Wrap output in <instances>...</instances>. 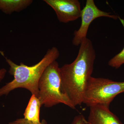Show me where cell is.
Here are the masks:
<instances>
[{"instance_id": "6da1fadb", "label": "cell", "mask_w": 124, "mask_h": 124, "mask_svg": "<svg viewBox=\"0 0 124 124\" xmlns=\"http://www.w3.org/2000/svg\"><path fill=\"white\" fill-rule=\"evenodd\" d=\"M80 46L74 61L60 67L62 90L75 107L83 103L96 57L93 43L88 38L85 39Z\"/></svg>"}, {"instance_id": "7a4b0ae2", "label": "cell", "mask_w": 124, "mask_h": 124, "mask_svg": "<svg viewBox=\"0 0 124 124\" xmlns=\"http://www.w3.org/2000/svg\"><path fill=\"white\" fill-rule=\"evenodd\" d=\"M59 54L58 49L54 46L48 50L39 62L31 66L22 62L18 65L10 59L6 58L10 66L9 73L14 76V79L0 88V97L7 95L16 89L23 88L29 90L32 95L33 94L38 97V84L42 73L50 64L56 61Z\"/></svg>"}, {"instance_id": "3957f363", "label": "cell", "mask_w": 124, "mask_h": 124, "mask_svg": "<svg viewBox=\"0 0 124 124\" xmlns=\"http://www.w3.org/2000/svg\"><path fill=\"white\" fill-rule=\"evenodd\" d=\"M38 98L41 106L46 108L62 103L75 109L73 103L62 90L60 67L54 61L46 67L40 78L38 84Z\"/></svg>"}, {"instance_id": "277c9868", "label": "cell", "mask_w": 124, "mask_h": 124, "mask_svg": "<svg viewBox=\"0 0 124 124\" xmlns=\"http://www.w3.org/2000/svg\"><path fill=\"white\" fill-rule=\"evenodd\" d=\"M124 93V81L91 77L85 92L83 103L89 107L97 105L109 107L116 96Z\"/></svg>"}, {"instance_id": "5b68a950", "label": "cell", "mask_w": 124, "mask_h": 124, "mask_svg": "<svg viewBox=\"0 0 124 124\" xmlns=\"http://www.w3.org/2000/svg\"><path fill=\"white\" fill-rule=\"evenodd\" d=\"M100 17H106L116 20L119 18L117 15L111 13L101 10L96 6L93 0H87L85 6L81 11V23L79 28L73 33L72 44L75 46H79L86 38L89 27L91 23L96 19Z\"/></svg>"}, {"instance_id": "8992f818", "label": "cell", "mask_w": 124, "mask_h": 124, "mask_svg": "<svg viewBox=\"0 0 124 124\" xmlns=\"http://www.w3.org/2000/svg\"><path fill=\"white\" fill-rule=\"evenodd\" d=\"M56 13L60 22L67 23L81 17L80 3L78 0H44Z\"/></svg>"}, {"instance_id": "52a82bcc", "label": "cell", "mask_w": 124, "mask_h": 124, "mask_svg": "<svg viewBox=\"0 0 124 124\" xmlns=\"http://www.w3.org/2000/svg\"><path fill=\"white\" fill-rule=\"evenodd\" d=\"M89 124H123L118 117L109 110V107L97 105L90 107Z\"/></svg>"}, {"instance_id": "ba28073f", "label": "cell", "mask_w": 124, "mask_h": 124, "mask_svg": "<svg viewBox=\"0 0 124 124\" xmlns=\"http://www.w3.org/2000/svg\"><path fill=\"white\" fill-rule=\"evenodd\" d=\"M41 106L40 102L36 95L32 94L24 111V118L35 124H41L39 114Z\"/></svg>"}, {"instance_id": "9c48e42d", "label": "cell", "mask_w": 124, "mask_h": 124, "mask_svg": "<svg viewBox=\"0 0 124 124\" xmlns=\"http://www.w3.org/2000/svg\"><path fill=\"white\" fill-rule=\"evenodd\" d=\"M33 1L32 0H0V10L7 14L20 12L26 8Z\"/></svg>"}, {"instance_id": "30bf717a", "label": "cell", "mask_w": 124, "mask_h": 124, "mask_svg": "<svg viewBox=\"0 0 124 124\" xmlns=\"http://www.w3.org/2000/svg\"><path fill=\"white\" fill-rule=\"evenodd\" d=\"M124 28V20L119 17ZM124 64V47L120 53L117 54L108 61V64L110 67L116 69L119 68Z\"/></svg>"}, {"instance_id": "8fae6325", "label": "cell", "mask_w": 124, "mask_h": 124, "mask_svg": "<svg viewBox=\"0 0 124 124\" xmlns=\"http://www.w3.org/2000/svg\"><path fill=\"white\" fill-rule=\"evenodd\" d=\"M9 124H35L33 122L26 119L25 118H20L17 119L14 121L9 123ZM41 124H47V122L46 120L43 119L41 121Z\"/></svg>"}, {"instance_id": "7c38bea8", "label": "cell", "mask_w": 124, "mask_h": 124, "mask_svg": "<svg viewBox=\"0 0 124 124\" xmlns=\"http://www.w3.org/2000/svg\"><path fill=\"white\" fill-rule=\"evenodd\" d=\"M71 124H89L83 115H78L74 118Z\"/></svg>"}, {"instance_id": "4fadbf2b", "label": "cell", "mask_w": 124, "mask_h": 124, "mask_svg": "<svg viewBox=\"0 0 124 124\" xmlns=\"http://www.w3.org/2000/svg\"><path fill=\"white\" fill-rule=\"evenodd\" d=\"M6 72V70L5 69H4V68L1 69L0 70V82L5 77Z\"/></svg>"}]
</instances>
